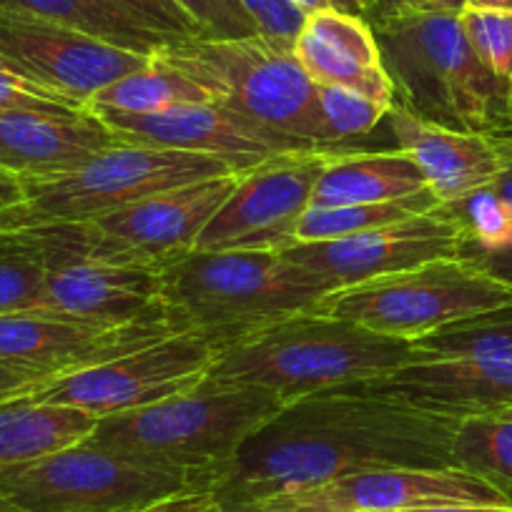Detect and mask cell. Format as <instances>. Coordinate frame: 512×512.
Masks as SVG:
<instances>
[{
  "label": "cell",
  "instance_id": "24",
  "mask_svg": "<svg viewBox=\"0 0 512 512\" xmlns=\"http://www.w3.org/2000/svg\"><path fill=\"white\" fill-rule=\"evenodd\" d=\"M96 425L98 417L78 407L0 400V470L81 445Z\"/></svg>",
  "mask_w": 512,
  "mask_h": 512
},
{
  "label": "cell",
  "instance_id": "13",
  "mask_svg": "<svg viewBox=\"0 0 512 512\" xmlns=\"http://www.w3.org/2000/svg\"><path fill=\"white\" fill-rule=\"evenodd\" d=\"M337 151H289L239 176L194 251H284L297 244L314 186Z\"/></svg>",
  "mask_w": 512,
  "mask_h": 512
},
{
  "label": "cell",
  "instance_id": "21",
  "mask_svg": "<svg viewBox=\"0 0 512 512\" xmlns=\"http://www.w3.org/2000/svg\"><path fill=\"white\" fill-rule=\"evenodd\" d=\"M121 144L101 116L78 113H18L0 118V169L21 181L71 174L96 154Z\"/></svg>",
  "mask_w": 512,
  "mask_h": 512
},
{
  "label": "cell",
  "instance_id": "39",
  "mask_svg": "<svg viewBox=\"0 0 512 512\" xmlns=\"http://www.w3.org/2000/svg\"><path fill=\"white\" fill-rule=\"evenodd\" d=\"M402 512H512V505H435Z\"/></svg>",
  "mask_w": 512,
  "mask_h": 512
},
{
  "label": "cell",
  "instance_id": "43",
  "mask_svg": "<svg viewBox=\"0 0 512 512\" xmlns=\"http://www.w3.org/2000/svg\"><path fill=\"white\" fill-rule=\"evenodd\" d=\"M294 3H297V6L302 8V11L307 13V16H312V13H319V11H327V8H332V6H329V0H294Z\"/></svg>",
  "mask_w": 512,
  "mask_h": 512
},
{
  "label": "cell",
  "instance_id": "30",
  "mask_svg": "<svg viewBox=\"0 0 512 512\" xmlns=\"http://www.w3.org/2000/svg\"><path fill=\"white\" fill-rule=\"evenodd\" d=\"M317 103L324 136L332 149H337L342 141L369 134L390 111V103L374 101L364 93L339 86H317Z\"/></svg>",
  "mask_w": 512,
  "mask_h": 512
},
{
  "label": "cell",
  "instance_id": "16",
  "mask_svg": "<svg viewBox=\"0 0 512 512\" xmlns=\"http://www.w3.org/2000/svg\"><path fill=\"white\" fill-rule=\"evenodd\" d=\"M462 239H465L462 226L440 204L422 216L395 221L362 234L327 241H297L282 254L289 262L319 274L342 289L440 259H457Z\"/></svg>",
  "mask_w": 512,
  "mask_h": 512
},
{
  "label": "cell",
  "instance_id": "41",
  "mask_svg": "<svg viewBox=\"0 0 512 512\" xmlns=\"http://www.w3.org/2000/svg\"><path fill=\"white\" fill-rule=\"evenodd\" d=\"M369 0H329V6L339 13H349V16H364V8H367Z\"/></svg>",
  "mask_w": 512,
  "mask_h": 512
},
{
  "label": "cell",
  "instance_id": "26",
  "mask_svg": "<svg viewBox=\"0 0 512 512\" xmlns=\"http://www.w3.org/2000/svg\"><path fill=\"white\" fill-rule=\"evenodd\" d=\"M214 101L209 88L176 68L174 63L164 61L159 53L151 56L141 71L128 73L121 81L111 83L88 101V108H106V111L134 113H159L166 108L184 106V103H206Z\"/></svg>",
  "mask_w": 512,
  "mask_h": 512
},
{
  "label": "cell",
  "instance_id": "20",
  "mask_svg": "<svg viewBox=\"0 0 512 512\" xmlns=\"http://www.w3.org/2000/svg\"><path fill=\"white\" fill-rule=\"evenodd\" d=\"M384 121L390 123L397 149L415 159L440 204L485 189L512 161V134L452 131L420 121L395 103Z\"/></svg>",
  "mask_w": 512,
  "mask_h": 512
},
{
  "label": "cell",
  "instance_id": "36",
  "mask_svg": "<svg viewBox=\"0 0 512 512\" xmlns=\"http://www.w3.org/2000/svg\"><path fill=\"white\" fill-rule=\"evenodd\" d=\"M465 0H369L364 8V21H384V18L415 16V13H452L465 11Z\"/></svg>",
  "mask_w": 512,
  "mask_h": 512
},
{
  "label": "cell",
  "instance_id": "1",
  "mask_svg": "<svg viewBox=\"0 0 512 512\" xmlns=\"http://www.w3.org/2000/svg\"><path fill=\"white\" fill-rule=\"evenodd\" d=\"M460 422L364 392H317L287 402L246 437L216 485L221 507L251 505L337 477L387 467H457Z\"/></svg>",
  "mask_w": 512,
  "mask_h": 512
},
{
  "label": "cell",
  "instance_id": "8",
  "mask_svg": "<svg viewBox=\"0 0 512 512\" xmlns=\"http://www.w3.org/2000/svg\"><path fill=\"white\" fill-rule=\"evenodd\" d=\"M510 307V284L457 256L334 289L309 312L347 319L387 337L417 339L445 324Z\"/></svg>",
  "mask_w": 512,
  "mask_h": 512
},
{
  "label": "cell",
  "instance_id": "5",
  "mask_svg": "<svg viewBox=\"0 0 512 512\" xmlns=\"http://www.w3.org/2000/svg\"><path fill=\"white\" fill-rule=\"evenodd\" d=\"M284 407L287 402L274 392L206 374L204 382L181 395L103 417L88 440L131 460L199 475L216 490L246 437Z\"/></svg>",
  "mask_w": 512,
  "mask_h": 512
},
{
  "label": "cell",
  "instance_id": "42",
  "mask_svg": "<svg viewBox=\"0 0 512 512\" xmlns=\"http://www.w3.org/2000/svg\"><path fill=\"white\" fill-rule=\"evenodd\" d=\"M472 11H512V0H465Z\"/></svg>",
  "mask_w": 512,
  "mask_h": 512
},
{
  "label": "cell",
  "instance_id": "3",
  "mask_svg": "<svg viewBox=\"0 0 512 512\" xmlns=\"http://www.w3.org/2000/svg\"><path fill=\"white\" fill-rule=\"evenodd\" d=\"M334 284L282 251H189L161 267L164 312L176 332L216 342L309 312Z\"/></svg>",
  "mask_w": 512,
  "mask_h": 512
},
{
  "label": "cell",
  "instance_id": "31",
  "mask_svg": "<svg viewBox=\"0 0 512 512\" xmlns=\"http://www.w3.org/2000/svg\"><path fill=\"white\" fill-rule=\"evenodd\" d=\"M460 23L472 51L500 81L512 86V11H472L460 13Z\"/></svg>",
  "mask_w": 512,
  "mask_h": 512
},
{
  "label": "cell",
  "instance_id": "14",
  "mask_svg": "<svg viewBox=\"0 0 512 512\" xmlns=\"http://www.w3.org/2000/svg\"><path fill=\"white\" fill-rule=\"evenodd\" d=\"M435 505H512V497L462 467H387L221 512H402Z\"/></svg>",
  "mask_w": 512,
  "mask_h": 512
},
{
  "label": "cell",
  "instance_id": "29",
  "mask_svg": "<svg viewBox=\"0 0 512 512\" xmlns=\"http://www.w3.org/2000/svg\"><path fill=\"white\" fill-rule=\"evenodd\" d=\"M46 256L26 229L0 231V314L41 309Z\"/></svg>",
  "mask_w": 512,
  "mask_h": 512
},
{
  "label": "cell",
  "instance_id": "38",
  "mask_svg": "<svg viewBox=\"0 0 512 512\" xmlns=\"http://www.w3.org/2000/svg\"><path fill=\"white\" fill-rule=\"evenodd\" d=\"M23 201H26L23 181L0 169V231H16Z\"/></svg>",
  "mask_w": 512,
  "mask_h": 512
},
{
  "label": "cell",
  "instance_id": "25",
  "mask_svg": "<svg viewBox=\"0 0 512 512\" xmlns=\"http://www.w3.org/2000/svg\"><path fill=\"white\" fill-rule=\"evenodd\" d=\"M0 8L46 18L126 51L154 56L174 38L154 31L111 0H0Z\"/></svg>",
  "mask_w": 512,
  "mask_h": 512
},
{
  "label": "cell",
  "instance_id": "40",
  "mask_svg": "<svg viewBox=\"0 0 512 512\" xmlns=\"http://www.w3.org/2000/svg\"><path fill=\"white\" fill-rule=\"evenodd\" d=\"M490 191L507 206V211L512 214V161L507 164V169L497 176L495 181L490 184Z\"/></svg>",
  "mask_w": 512,
  "mask_h": 512
},
{
  "label": "cell",
  "instance_id": "10",
  "mask_svg": "<svg viewBox=\"0 0 512 512\" xmlns=\"http://www.w3.org/2000/svg\"><path fill=\"white\" fill-rule=\"evenodd\" d=\"M239 174L221 159L156 146L113 144L56 179L23 181L26 201L18 214V229L66 221H96L149 196Z\"/></svg>",
  "mask_w": 512,
  "mask_h": 512
},
{
  "label": "cell",
  "instance_id": "28",
  "mask_svg": "<svg viewBox=\"0 0 512 512\" xmlns=\"http://www.w3.org/2000/svg\"><path fill=\"white\" fill-rule=\"evenodd\" d=\"M452 457L457 467L485 477L512 497V407L462 420L452 437Z\"/></svg>",
  "mask_w": 512,
  "mask_h": 512
},
{
  "label": "cell",
  "instance_id": "9",
  "mask_svg": "<svg viewBox=\"0 0 512 512\" xmlns=\"http://www.w3.org/2000/svg\"><path fill=\"white\" fill-rule=\"evenodd\" d=\"M186 490L214 487L199 475L131 460L91 440L0 470V497L21 512H139Z\"/></svg>",
  "mask_w": 512,
  "mask_h": 512
},
{
  "label": "cell",
  "instance_id": "32",
  "mask_svg": "<svg viewBox=\"0 0 512 512\" xmlns=\"http://www.w3.org/2000/svg\"><path fill=\"white\" fill-rule=\"evenodd\" d=\"M88 111L81 103L48 91L41 83L23 76L18 68L0 58V118L18 113H78Z\"/></svg>",
  "mask_w": 512,
  "mask_h": 512
},
{
  "label": "cell",
  "instance_id": "23",
  "mask_svg": "<svg viewBox=\"0 0 512 512\" xmlns=\"http://www.w3.org/2000/svg\"><path fill=\"white\" fill-rule=\"evenodd\" d=\"M430 189L405 151H337L312 194V206L382 204Z\"/></svg>",
  "mask_w": 512,
  "mask_h": 512
},
{
  "label": "cell",
  "instance_id": "12",
  "mask_svg": "<svg viewBox=\"0 0 512 512\" xmlns=\"http://www.w3.org/2000/svg\"><path fill=\"white\" fill-rule=\"evenodd\" d=\"M46 256V292L41 312L86 324L166 322L161 269L91 259L73 244L66 224L26 226Z\"/></svg>",
  "mask_w": 512,
  "mask_h": 512
},
{
  "label": "cell",
  "instance_id": "35",
  "mask_svg": "<svg viewBox=\"0 0 512 512\" xmlns=\"http://www.w3.org/2000/svg\"><path fill=\"white\" fill-rule=\"evenodd\" d=\"M118 8L139 18L154 31L174 38V41H194L204 38L199 23L176 3V0H111Z\"/></svg>",
  "mask_w": 512,
  "mask_h": 512
},
{
  "label": "cell",
  "instance_id": "22",
  "mask_svg": "<svg viewBox=\"0 0 512 512\" xmlns=\"http://www.w3.org/2000/svg\"><path fill=\"white\" fill-rule=\"evenodd\" d=\"M294 56L317 86H339L390 103L392 83L382 68L369 23L334 8L312 13L294 43Z\"/></svg>",
  "mask_w": 512,
  "mask_h": 512
},
{
  "label": "cell",
  "instance_id": "15",
  "mask_svg": "<svg viewBox=\"0 0 512 512\" xmlns=\"http://www.w3.org/2000/svg\"><path fill=\"white\" fill-rule=\"evenodd\" d=\"M0 58L86 108L98 91L151 61V56L111 46L76 28L8 8H0Z\"/></svg>",
  "mask_w": 512,
  "mask_h": 512
},
{
  "label": "cell",
  "instance_id": "2",
  "mask_svg": "<svg viewBox=\"0 0 512 512\" xmlns=\"http://www.w3.org/2000/svg\"><path fill=\"white\" fill-rule=\"evenodd\" d=\"M395 106L465 134H512V86L472 51L460 16L415 13L369 23Z\"/></svg>",
  "mask_w": 512,
  "mask_h": 512
},
{
  "label": "cell",
  "instance_id": "33",
  "mask_svg": "<svg viewBox=\"0 0 512 512\" xmlns=\"http://www.w3.org/2000/svg\"><path fill=\"white\" fill-rule=\"evenodd\" d=\"M246 16L254 21L259 36L274 46L294 51L299 33L307 23V13L294 0H239Z\"/></svg>",
  "mask_w": 512,
  "mask_h": 512
},
{
  "label": "cell",
  "instance_id": "6",
  "mask_svg": "<svg viewBox=\"0 0 512 512\" xmlns=\"http://www.w3.org/2000/svg\"><path fill=\"white\" fill-rule=\"evenodd\" d=\"M415 344L412 362L344 387L457 422L512 407V307L445 324Z\"/></svg>",
  "mask_w": 512,
  "mask_h": 512
},
{
  "label": "cell",
  "instance_id": "46",
  "mask_svg": "<svg viewBox=\"0 0 512 512\" xmlns=\"http://www.w3.org/2000/svg\"><path fill=\"white\" fill-rule=\"evenodd\" d=\"M289 512H302V510H289Z\"/></svg>",
  "mask_w": 512,
  "mask_h": 512
},
{
  "label": "cell",
  "instance_id": "34",
  "mask_svg": "<svg viewBox=\"0 0 512 512\" xmlns=\"http://www.w3.org/2000/svg\"><path fill=\"white\" fill-rule=\"evenodd\" d=\"M196 23L204 38L226 41V38L259 36L254 21L246 16L239 0H176Z\"/></svg>",
  "mask_w": 512,
  "mask_h": 512
},
{
  "label": "cell",
  "instance_id": "7",
  "mask_svg": "<svg viewBox=\"0 0 512 512\" xmlns=\"http://www.w3.org/2000/svg\"><path fill=\"white\" fill-rule=\"evenodd\" d=\"M156 53L209 88L221 106L312 149L339 151L327 144L317 83L294 51L274 46L262 36H249L176 41Z\"/></svg>",
  "mask_w": 512,
  "mask_h": 512
},
{
  "label": "cell",
  "instance_id": "19",
  "mask_svg": "<svg viewBox=\"0 0 512 512\" xmlns=\"http://www.w3.org/2000/svg\"><path fill=\"white\" fill-rule=\"evenodd\" d=\"M241 174L214 176L128 204L91 221L123 264L156 267L196 249L201 231L224 206Z\"/></svg>",
  "mask_w": 512,
  "mask_h": 512
},
{
  "label": "cell",
  "instance_id": "11",
  "mask_svg": "<svg viewBox=\"0 0 512 512\" xmlns=\"http://www.w3.org/2000/svg\"><path fill=\"white\" fill-rule=\"evenodd\" d=\"M224 344L201 332H179L123 357L76 369L61 377L23 382L0 400L68 405L98 417L156 405L204 382Z\"/></svg>",
  "mask_w": 512,
  "mask_h": 512
},
{
  "label": "cell",
  "instance_id": "27",
  "mask_svg": "<svg viewBox=\"0 0 512 512\" xmlns=\"http://www.w3.org/2000/svg\"><path fill=\"white\" fill-rule=\"evenodd\" d=\"M437 206H440V199L432 194V189L405 196V199L382 201V204L309 206L299 221L297 241L342 239V236L362 234V231L379 229V226L395 224V221L422 216Z\"/></svg>",
  "mask_w": 512,
  "mask_h": 512
},
{
  "label": "cell",
  "instance_id": "4",
  "mask_svg": "<svg viewBox=\"0 0 512 512\" xmlns=\"http://www.w3.org/2000/svg\"><path fill=\"white\" fill-rule=\"evenodd\" d=\"M417 357L415 339L304 312L226 344L209 377L254 384L284 402L382 377Z\"/></svg>",
  "mask_w": 512,
  "mask_h": 512
},
{
  "label": "cell",
  "instance_id": "17",
  "mask_svg": "<svg viewBox=\"0 0 512 512\" xmlns=\"http://www.w3.org/2000/svg\"><path fill=\"white\" fill-rule=\"evenodd\" d=\"M91 111L111 126L123 144L214 156L239 174L289 151H324L277 134L272 128L216 101L184 103L146 116L106 111V108H91Z\"/></svg>",
  "mask_w": 512,
  "mask_h": 512
},
{
  "label": "cell",
  "instance_id": "37",
  "mask_svg": "<svg viewBox=\"0 0 512 512\" xmlns=\"http://www.w3.org/2000/svg\"><path fill=\"white\" fill-rule=\"evenodd\" d=\"M139 512H221V500L214 490H186L164 497Z\"/></svg>",
  "mask_w": 512,
  "mask_h": 512
},
{
  "label": "cell",
  "instance_id": "18",
  "mask_svg": "<svg viewBox=\"0 0 512 512\" xmlns=\"http://www.w3.org/2000/svg\"><path fill=\"white\" fill-rule=\"evenodd\" d=\"M179 334L166 322L103 327L53 312L0 314V367L23 382L61 377Z\"/></svg>",
  "mask_w": 512,
  "mask_h": 512
},
{
  "label": "cell",
  "instance_id": "45",
  "mask_svg": "<svg viewBox=\"0 0 512 512\" xmlns=\"http://www.w3.org/2000/svg\"><path fill=\"white\" fill-rule=\"evenodd\" d=\"M0 512H21L13 502H8L6 497H0Z\"/></svg>",
  "mask_w": 512,
  "mask_h": 512
},
{
  "label": "cell",
  "instance_id": "44",
  "mask_svg": "<svg viewBox=\"0 0 512 512\" xmlns=\"http://www.w3.org/2000/svg\"><path fill=\"white\" fill-rule=\"evenodd\" d=\"M18 384H23V379L18 377V374L8 372V369L0 367V395L8 390H13V387H18Z\"/></svg>",
  "mask_w": 512,
  "mask_h": 512
}]
</instances>
